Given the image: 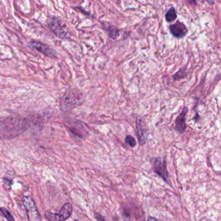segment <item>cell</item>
Segmentation results:
<instances>
[{
    "mask_svg": "<svg viewBox=\"0 0 221 221\" xmlns=\"http://www.w3.org/2000/svg\"><path fill=\"white\" fill-rule=\"evenodd\" d=\"M177 14L175 7H171L165 14V20L167 22H172L177 20Z\"/></svg>",
    "mask_w": 221,
    "mask_h": 221,
    "instance_id": "obj_11",
    "label": "cell"
},
{
    "mask_svg": "<svg viewBox=\"0 0 221 221\" xmlns=\"http://www.w3.org/2000/svg\"><path fill=\"white\" fill-rule=\"evenodd\" d=\"M101 25H102L103 29L106 31V32L108 34V37L112 40H116L119 38L120 35L119 30L115 26L111 24L109 22L103 21L101 22Z\"/></svg>",
    "mask_w": 221,
    "mask_h": 221,
    "instance_id": "obj_10",
    "label": "cell"
},
{
    "mask_svg": "<svg viewBox=\"0 0 221 221\" xmlns=\"http://www.w3.org/2000/svg\"><path fill=\"white\" fill-rule=\"evenodd\" d=\"M74 221H79V220H77V219H75Z\"/></svg>",
    "mask_w": 221,
    "mask_h": 221,
    "instance_id": "obj_18",
    "label": "cell"
},
{
    "mask_svg": "<svg viewBox=\"0 0 221 221\" xmlns=\"http://www.w3.org/2000/svg\"><path fill=\"white\" fill-rule=\"evenodd\" d=\"M29 46L31 49L42 53L43 54L49 56V57L55 58L57 56L56 51L54 49L51 48L48 45L41 42L32 40L30 42Z\"/></svg>",
    "mask_w": 221,
    "mask_h": 221,
    "instance_id": "obj_6",
    "label": "cell"
},
{
    "mask_svg": "<svg viewBox=\"0 0 221 221\" xmlns=\"http://www.w3.org/2000/svg\"><path fill=\"white\" fill-rule=\"evenodd\" d=\"M151 162L153 171L162 178L167 184H170L169 179V172L167 171V162L165 158L156 157L151 159Z\"/></svg>",
    "mask_w": 221,
    "mask_h": 221,
    "instance_id": "obj_3",
    "label": "cell"
},
{
    "mask_svg": "<svg viewBox=\"0 0 221 221\" xmlns=\"http://www.w3.org/2000/svg\"><path fill=\"white\" fill-rule=\"evenodd\" d=\"M95 218H96L97 221H106L105 219H104V218L101 215L100 213H95Z\"/></svg>",
    "mask_w": 221,
    "mask_h": 221,
    "instance_id": "obj_16",
    "label": "cell"
},
{
    "mask_svg": "<svg viewBox=\"0 0 221 221\" xmlns=\"http://www.w3.org/2000/svg\"><path fill=\"white\" fill-rule=\"evenodd\" d=\"M73 208L70 203H65L58 213L46 211L45 217L49 221H64L70 217Z\"/></svg>",
    "mask_w": 221,
    "mask_h": 221,
    "instance_id": "obj_5",
    "label": "cell"
},
{
    "mask_svg": "<svg viewBox=\"0 0 221 221\" xmlns=\"http://www.w3.org/2000/svg\"><path fill=\"white\" fill-rule=\"evenodd\" d=\"M48 25L51 31L58 38L68 39L71 37V30L61 18L55 16L51 17L48 20Z\"/></svg>",
    "mask_w": 221,
    "mask_h": 221,
    "instance_id": "obj_2",
    "label": "cell"
},
{
    "mask_svg": "<svg viewBox=\"0 0 221 221\" xmlns=\"http://www.w3.org/2000/svg\"><path fill=\"white\" fill-rule=\"evenodd\" d=\"M169 31L173 37L177 38H182L186 37L188 33V30L184 23L177 22L169 25Z\"/></svg>",
    "mask_w": 221,
    "mask_h": 221,
    "instance_id": "obj_9",
    "label": "cell"
},
{
    "mask_svg": "<svg viewBox=\"0 0 221 221\" xmlns=\"http://www.w3.org/2000/svg\"><path fill=\"white\" fill-rule=\"evenodd\" d=\"M188 112V108L187 106L184 107L182 112L179 114L175 119V129L176 131L180 134H183L186 130L187 124L186 122V118Z\"/></svg>",
    "mask_w": 221,
    "mask_h": 221,
    "instance_id": "obj_8",
    "label": "cell"
},
{
    "mask_svg": "<svg viewBox=\"0 0 221 221\" xmlns=\"http://www.w3.org/2000/svg\"><path fill=\"white\" fill-rule=\"evenodd\" d=\"M75 8H76V9L77 10H80V11H81L82 13H84V14H86V15H88L89 16H91V14H89V13H88V12H86L85 10L84 9V8H82L81 7H75Z\"/></svg>",
    "mask_w": 221,
    "mask_h": 221,
    "instance_id": "obj_17",
    "label": "cell"
},
{
    "mask_svg": "<svg viewBox=\"0 0 221 221\" xmlns=\"http://www.w3.org/2000/svg\"><path fill=\"white\" fill-rule=\"evenodd\" d=\"M136 134L141 145H143L147 141V128L143 119L141 118H137L136 120Z\"/></svg>",
    "mask_w": 221,
    "mask_h": 221,
    "instance_id": "obj_7",
    "label": "cell"
},
{
    "mask_svg": "<svg viewBox=\"0 0 221 221\" xmlns=\"http://www.w3.org/2000/svg\"><path fill=\"white\" fill-rule=\"evenodd\" d=\"M23 204L25 208L28 221H42L40 215L38 211L37 206H36L35 202L31 196H23Z\"/></svg>",
    "mask_w": 221,
    "mask_h": 221,
    "instance_id": "obj_4",
    "label": "cell"
},
{
    "mask_svg": "<svg viewBox=\"0 0 221 221\" xmlns=\"http://www.w3.org/2000/svg\"><path fill=\"white\" fill-rule=\"evenodd\" d=\"M187 75V73L186 69H184V68H182V69L178 71L176 73L175 75H173L172 79L175 80H179V79H184Z\"/></svg>",
    "mask_w": 221,
    "mask_h": 221,
    "instance_id": "obj_12",
    "label": "cell"
},
{
    "mask_svg": "<svg viewBox=\"0 0 221 221\" xmlns=\"http://www.w3.org/2000/svg\"><path fill=\"white\" fill-rule=\"evenodd\" d=\"M121 215H122V217H123V219L125 220H127V219L129 220L130 219V212L127 210H125V209H124V210H121Z\"/></svg>",
    "mask_w": 221,
    "mask_h": 221,
    "instance_id": "obj_15",
    "label": "cell"
},
{
    "mask_svg": "<svg viewBox=\"0 0 221 221\" xmlns=\"http://www.w3.org/2000/svg\"><path fill=\"white\" fill-rule=\"evenodd\" d=\"M83 103V95L80 90L75 88L66 90L60 101L62 110H72Z\"/></svg>",
    "mask_w": 221,
    "mask_h": 221,
    "instance_id": "obj_1",
    "label": "cell"
},
{
    "mask_svg": "<svg viewBox=\"0 0 221 221\" xmlns=\"http://www.w3.org/2000/svg\"><path fill=\"white\" fill-rule=\"evenodd\" d=\"M125 143H126L127 144H128L129 146H130L131 147H134L136 145V141L135 138L130 135L127 136L126 138H125Z\"/></svg>",
    "mask_w": 221,
    "mask_h": 221,
    "instance_id": "obj_14",
    "label": "cell"
},
{
    "mask_svg": "<svg viewBox=\"0 0 221 221\" xmlns=\"http://www.w3.org/2000/svg\"><path fill=\"white\" fill-rule=\"evenodd\" d=\"M1 213H2V215H4V217L5 218V219L7 220V221H15L14 217H13V215H12L11 212L7 210V209H6L5 208H4V207H1Z\"/></svg>",
    "mask_w": 221,
    "mask_h": 221,
    "instance_id": "obj_13",
    "label": "cell"
}]
</instances>
